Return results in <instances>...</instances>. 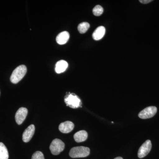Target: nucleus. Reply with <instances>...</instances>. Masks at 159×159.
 I'll return each mask as SVG.
<instances>
[{"label":"nucleus","mask_w":159,"mask_h":159,"mask_svg":"<svg viewBox=\"0 0 159 159\" xmlns=\"http://www.w3.org/2000/svg\"><path fill=\"white\" fill-rule=\"evenodd\" d=\"M27 69L25 66L20 65L15 69L12 72L10 80L13 84H17L24 78L27 73Z\"/></svg>","instance_id":"f257e3e1"},{"label":"nucleus","mask_w":159,"mask_h":159,"mask_svg":"<svg viewBox=\"0 0 159 159\" xmlns=\"http://www.w3.org/2000/svg\"><path fill=\"white\" fill-rule=\"evenodd\" d=\"M90 154V149L88 147L77 146L72 148L70 151V157L72 158L85 157Z\"/></svg>","instance_id":"f03ea898"},{"label":"nucleus","mask_w":159,"mask_h":159,"mask_svg":"<svg viewBox=\"0 0 159 159\" xmlns=\"http://www.w3.org/2000/svg\"><path fill=\"white\" fill-rule=\"evenodd\" d=\"M65 102L67 106L72 108H77L81 106V100L75 94H67L65 98Z\"/></svg>","instance_id":"7ed1b4c3"},{"label":"nucleus","mask_w":159,"mask_h":159,"mask_svg":"<svg viewBox=\"0 0 159 159\" xmlns=\"http://www.w3.org/2000/svg\"><path fill=\"white\" fill-rule=\"evenodd\" d=\"M65 144L61 140L55 139L51 142L50 149L51 153L54 155H57L64 149Z\"/></svg>","instance_id":"20e7f679"},{"label":"nucleus","mask_w":159,"mask_h":159,"mask_svg":"<svg viewBox=\"0 0 159 159\" xmlns=\"http://www.w3.org/2000/svg\"><path fill=\"white\" fill-rule=\"evenodd\" d=\"M157 112V108L156 107H148L141 111L139 114V116L142 119H149L153 117Z\"/></svg>","instance_id":"39448f33"},{"label":"nucleus","mask_w":159,"mask_h":159,"mask_svg":"<svg viewBox=\"0 0 159 159\" xmlns=\"http://www.w3.org/2000/svg\"><path fill=\"white\" fill-rule=\"evenodd\" d=\"M152 148V143L150 140L145 141L139 148L138 151V157L142 158L147 156L150 152Z\"/></svg>","instance_id":"423d86ee"},{"label":"nucleus","mask_w":159,"mask_h":159,"mask_svg":"<svg viewBox=\"0 0 159 159\" xmlns=\"http://www.w3.org/2000/svg\"><path fill=\"white\" fill-rule=\"evenodd\" d=\"M28 113V109L25 107H20L19 109L15 115L16 121L18 125H20L25 121Z\"/></svg>","instance_id":"0eeeda50"},{"label":"nucleus","mask_w":159,"mask_h":159,"mask_svg":"<svg viewBox=\"0 0 159 159\" xmlns=\"http://www.w3.org/2000/svg\"><path fill=\"white\" fill-rule=\"evenodd\" d=\"M35 131V127L34 125H29L23 134V141L25 142H28L32 139Z\"/></svg>","instance_id":"6e6552de"},{"label":"nucleus","mask_w":159,"mask_h":159,"mask_svg":"<svg viewBox=\"0 0 159 159\" xmlns=\"http://www.w3.org/2000/svg\"><path fill=\"white\" fill-rule=\"evenodd\" d=\"M74 125L70 121H66L62 122L59 125V130L63 133H69L73 130Z\"/></svg>","instance_id":"1a4fd4ad"},{"label":"nucleus","mask_w":159,"mask_h":159,"mask_svg":"<svg viewBox=\"0 0 159 159\" xmlns=\"http://www.w3.org/2000/svg\"><path fill=\"white\" fill-rule=\"evenodd\" d=\"M70 38V34L66 31H63L59 33L56 37V41L57 43L60 45L65 44Z\"/></svg>","instance_id":"9d476101"},{"label":"nucleus","mask_w":159,"mask_h":159,"mask_svg":"<svg viewBox=\"0 0 159 159\" xmlns=\"http://www.w3.org/2000/svg\"><path fill=\"white\" fill-rule=\"evenodd\" d=\"M106 30L103 26H99L95 30L93 34V39L95 40L102 39L105 34Z\"/></svg>","instance_id":"9b49d317"},{"label":"nucleus","mask_w":159,"mask_h":159,"mask_svg":"<svg viewBox=\"0 0 159 159\" xmlns=\"http://www.w3.org/2000/svg\"><path fill=\"white\" fill-rule=\"evenodd\" d=\"M68 63L65 60H60L57 61L55 66V71L57 74H61L65 72L67 68Z\"/></svg>","instance_id":"f8f14e48"},{"label":"nucleus","mask_w":159,"mask_h":159,"mask_svg":"<svg viewBox=\"0 0 159 159\" xmlns=\"http://www.w3.org/2000/svg\"><path fill=\"white\" fill-rule=\"evenodd\" d=\"M88 138V133L85 130H80L74 135V139L77 142L85 141Z\"/></svg>","instance_id":"ddd939ff"},{"label":"nucleus","mask_w":159,"mask_h":159,"mask_svg":"<svg viewBox=\"0 0 159 159\" xmlns=\"http://www.w3.org/2000/svg\"><path fill=\"white\" fill-rule=\"evenodd\" d=\"M9 152L5 145L0 142V159H9Z\"/></svg>","instance_id":"4468645a"},{"label":"nucleus","mask_w":159,"mask_h":159,"mask_svg":"<svg viewBox=\"0 0 159 159\" xmlns=\"http://www.w3.org/2000/svg\"><path fill=\"white\" fill-rule=\"evenodd\" d=\"M90 27V25L87 22L80 23L78 26V30L81 34L85 33L88 30Z\"/></svg>","instance_id":"2eb2a0df"},{"label":"nucleus","mask_w":159,"mask_h":159,"mask_svg":"<svg viewBox=\"0 0 159 159\" xmlns=\"http://www.w3.org/2000/svg\"><path fill=\"white\" fill-rule=\"evenodd\" d=\"M93 13L96 16H100L103 12V9L102 6L97 5L95 6L93 10Z\"/></svg>","instance_id":"dca6fc26"},{"label":"nucleus","mask_w":159,"mask_h":159,"mask_svg":"<svg viewBox=\"0 0 159 159\" xmlns=\"http://www.w3.org/2000/svg\"><path fill=\"white\" fill-rule=\"evenodd\" d=\"M31 159H45L43 154L41 152L37 151L32 155Z\"/></svg>","instance_id":"f3484780"},{"label":"nucleus","mask_w":159,"mask_h":159,"mask_svg":"<svg viewBox=\"0 0 159 159\" xmlns=\"http://www.w3.org/2000/svg\"><path fill=\"white\" fill-rule=\"evenodd\" d=\"M140 2L143 3V4H148V3H150V2H152V0H142V1H139Z\"/></svg>","instance_id":"a211bd4d"},{"label":"nucleus","mask_w":159,"mask_h":159,"mask_svg":"<svg viewBox=\"0 0 159 159\" xmlns=\"http://www.w3.org/2000/svg\"><path fill=\"white\" fill-rule=\"evenodd\" d=\"M114 159H123V158L121 157H116V158Z\"/></svg>","instance_id":"6ab92c4d"}]
</instances>
